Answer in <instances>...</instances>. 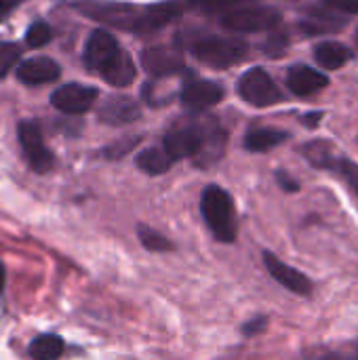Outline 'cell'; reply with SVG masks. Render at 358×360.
I'll list each match as a JSON object with an SVG mask.
<instances>
[{
    "label": "cell",
    "instance_id": "cell-26",
    "mask_svg": "<svg viewBox=\"0 0 358 360\" xmlns=\"http://www.w3.org/2000/svg\"><path fill=\"white\" fill-rule=\"evenodd\" d=\"M21 49L15 42H0V78H4L19 61Z\"/></svg>",
    "mask_w": 358,
    "mask_h": 360
},
{
    "label": "cell",
    "instance_id": "cell-38",
    "mask_svg": "<svg viewBox=\"0 0 358 360\" xmlns=\"http://www.w3.org/2000/svg\"><path fill=\"white\" fill-rule=\"evenodd\" d=\"M4 285H6V276H4V266L0 264V293L4 291Z\"/></svg>",
    "mask_w": 358,
    "mask_h": 360
},
{
    "label": "cell",
    "instance_id": "cell-29",
    "mask_svg": "<svg viewBox=\"0 0 358 360\" xmlns=\"http://www.w3.org/2000/svg\"><path fill=\"white\" fill-rule=\"evenodd\" d=\"M289 46V36L283 32H270L268 40L264 42V53L270 57H281Z\"/></svg>",
    "mask_w": 358,
    "mask_h": 360
},
{
    "label": "cell",
    "instance_id": "cell-35",
    "mask_svg": "<svg viewBox=\"0 0 358 360\" xmlns=\"http://www.w3.org/2000/svg\"><path fill=\"white\" fill-rule=\"evenodd\" d=\"M335 360H358V344L354 348H350L346 354H338V356H333Z\"/></svg>",
    "mask_w": 358,
    "mask_h": 360
},
{
    "label": "cell",
    "instance_id": "cell-5",
    "mask_svg": "<svg viewBox=\"0 0 358 360\" xmlns=\"http://www.w3.org/2000/svg\"><path fill=\"white\" fill-rule=\"evenodd\" d=\"M207 127H209V120H192V122H184V124L171 129L165 135V141H162L165 152L173 160L194 158L198 154V150H200Z\"/></svg>",
    "mask_w": 358,
    "mask_h": 360
},
{
    "label": "cell",
    "instance_id": "cell-25",
    "mask_svg": "<svg viewBox=\"0 0 358 360\" xmlns=\"http://www.w3.org/2000/svg\"><path fill=\"white\" fill-rule=\"evenodd\" d=\"M186 2L200 13L215 15V13H228L232 8H238L241 4H247L251 0H186Z\"/></svg>",
    "mask_w": 358,
    "mask_h": 360
},
{
    "label": "cell",
    "instance_id": "cell-21",
    "mask_svg": "<svg viewBox=\"0 0 358 360\" xmlns=\"http://www.w3.org/2000/svg\"><path fill=\"white\" fill-rule=\"evenodd\" d=\"M135 162L148 175H162V173H167L171 169V165L175 160L165 152V148H148V150L137 154Z\"/></svg>",
    "mask_w": 358,
    "mask_h": 360
},
{
    "label": "cell",
    "instance_id": "cell-4",
    "mask_svg": "<svg viewBox=\"0 0 358 360\" xmlns=\"http://www.w3.org/2000/svg\"><path fill=\"white\" fill-rule=\"evenodd\" d=\"M76 8H80L84 15L103 21L114 27H122L129 32H143V11L137 13L129 4H114V2H78Z\"/></svg>",
    "mask_w": 358,
    "mask_h": 360
},
{
    "label": "cell",
    "instance_id": "cell-20",
    "mask_svg": "<svg viewBox=\"0 0 358 360\" xmlns=\"http://www.w3.org/2000/svg\"><path fill=\"white\" fill-rule=\"evenodd\" d=\"M289 139V133L279 129H253L245 135V148L249 152H268Z\"/></svg>",
    "mask_w": 358,
    "mask_h": 360
},
{
    "label": "cell",
    "instance_id": "cell-3",
    "mask_svg": "<svg viewBox=\"0 0 358 360\" xmlns=\"http://www.w3.org/2000/svg\"><path fill=\"white\" fill-rule=\"evenodd\" d=\"M281 11L272 6H238L228 11L222 17V25L230 32L253 34V32H268L281 23Z\"/></svg>",
    "mask_w": 358,
    "mask_h": 360
},
{
    "label": "cell",
    "instance_id": "cell-23",
    "mask_svg": "<svg viewBox=\"0 0 358 360\" xmlns=\"http://www.w3.org/2000/svg\"><path fill=\"white\" fill-rule=\"evenodd\" d=\"M304 156L308 158V162L317 169H331L335 156H333V148L327 141H312L304 148Z\"/></svg>",
    "mask_w": 358,
    "mask_h": 360
},
{
    "label": "cell",
    "instance_id": "cell-2",
    "mask_svg": "<svg viewBox=\"0 0 358 360\" xmlns=\"http://www.w3.org/2000/svg\"><path fill=\"white\" fill-rule=\"evenodd\" d=\"M190 53L209 68H230L243 61L249 53V44L232 36H200L190 44Z\"/></svg>",
    "mask_w": 358,
    "mask_h": 360
},
{
    "label": "cell",
    "instance_id": "cell-9",
    "mask_svg": "<svg viewBox=\"0 0 358 360\" xmlns=\"http://www.w3.org/2000/svg\"><path fill=\"white\" fill-rule=\"evenodd\" d=\"M141 65L154 78L173 76V74H179L186 70L181 51L175 46H162V44L143 49L141 51Z\"/></svg>",
    "mask_w": 358,
    "mask_h": 360
},
{
    "label": "cell",
    "instance_id": "cell-17",
    "mask_svg": "<svg viewBox=\"0 0 358 360\" xmlns=\"http://www.w3.org/2000/svg\"><path fill=\"white\" fill-rule=\"evenodd\" d=\"M135 74H137V70H135V63H133V59L129 57V53H120L103 72H101V78L106 80V82H110L112 86H129L133 80H135Z\"/></svg>",
    "mask_w": 358,
    "mask_h": 360
},
{
    "label": "cell",
    "instance_id": "cell-32",
    "mask_svg": "<svg viewBox=\"0 0 358 360\" xmlns=\"http://www.w3.org/2000/svg\"><path fill=\"white\" fill-rule=\"evenodd\" d=\"M266 325H268V319H266V316H257V319H253V321L245 323V327H243V333H245L247 338H251V335H257V333L266 331Z\"/></svg>",
    "mask_w": 358,
    "mask_h": 360
},
{
    "label": "cell",
    "instance_id": "cell-12",
    "mask_svg": "<svg viewBox=\"0 0 358 360\" xmlns=\"http://www.w3.org/2000/svg\"><path fill=\"white\" fill-rule=\"evenodd\" d=\"M222 99H224V89L213 80H192L186 82L181 89V103L190 112H205L217 105Z\"/></svg>",
    "mask_w": 358,
    "mask_h": 360
},
{
    "label": "cell",
    "instance_id": "cell-30",
    "mask_svg": "<svg viewBox=\"0 0 358 360\" xmlns=\"http://www.w3.org/2000/svg\"><path fill=\"white\" fill-rule=\"evenodd\" d=\"M323 4L331 11L358 15V0H323Z\"/></svg>",
    "mask_w": 358,
    "mask_h": 360
},
{
    "label": "cell",
    "instance_id": "cell-7",
    "mask_svg": "<svg viewBox=\"0 0 358 360\" xmlns=\"http://www.w3.org/2000/svg\"><path fill=\"white\" fill-rule=\"evenodd\" d=\"M17 135H19V143L23 148V154H25L30 167L36 173H49L55 165V156L44 146L40 127L32 120H23L17 127Z\"/></svg>",
    "mask_w": 358,
    "mask_h": 360
},
{
    "label": "cell",
    "instance_id": "cell-18",
    "mask_svg": "<svg viewBox=\"0 0 358 360\" xmlns=\"http://www.w3.org/2000/svg\"><path fill=\"white\" fill-rule=\"evenodd\" d=\"M352 57H354L352 51L342 42H321L314 49V59L319 61V65H323L327 70H340Z\"/></svg>",
    "mask_w": 358,
    "mask_h": 360
},
{
    "label": "cell",
    "instance_id": "cell-34",
    "mask_svg": "<svg viewBox=\"0 0 358 360\" xmlns=\"http://www.w3.org/2000/svg\"><path fill=\"white\" fill-rule=\"evenodd\" d=\"M321 118H323V112H310V114L304 116V124L310 127V129H314V127H319Z\"/></svg>",
    "mask_w": 358,
    "mask_h": 360
},
{
    "label": "cell",
    "instance_id": "cell-24",
    "mask_svg": "<svg viewBox=\"0 0 358 360\" xmlns=\"http://www.w3.org/2000/svg\"><path fill=\"white\" fill-rule=\"evenodd\" d=\"M137 236H139L141 245L148 251H156L158 253V251H171L173 249V243L169 238H165L160 232H156V230H152V228H148L143 224L137 226Z\"/></svg>",
    "mask_w": 358,
    "mask_h": 360
},
{
    "label": "cell",
    "instance_id": "cell-36",
    "mask_svg": "<svg viewBox=\"0 0 358 360\" xmlns=\"http://www.w3.org/2000/svg\"><path fill=\"white\" fill-rule=\"evenodd\" d=\"M13 8H8V6H4V4H0V23L8 17V13H11Z\"/></svg>",
    "mask_w": 358,
    "mask_h": 360
},
{
    "label": "cell",
    "instance_id": "cell-15",
    "mask_svg": "<svg viewBox=\"0 0 358 360\" xmlns=\"http://www.w3.org/2000/svg\"><path fill=\"white\" fill-rule=\"evenodd\" d=\"M139 118V105L131 97H108V101L99 110V120L112 127L129 124Z\"/></svg>",
    "mask_w": 358,
    "mask_h": 360
},
{
    "label": "cell",
    "instance_id": "cell-8",
    "mask_svg": "<svg viewBox=\"0 0 358 360\" xmlns=\"http://www.w3.org/2000/svg\"><path fill=\"white\" fill-rule=\"evenodd\" d=\"M122 53V49L118 46L116 38L106 32V30H95L89 40H87V46H84V65L99 74Z\"/></svg>",
    "mask_w": 358,
    "mask_h": 360
},
{
    "label": "cell",
    "instance_id": "cell-31",
    "mask_svg": "<svg viewBox=\"0 0 358 360\" xmlns=\"http://www.w3.org/2000/svg\"><path fill=\"white\" fill-rule=\"evenodd\" d=\"M135 143H139V137H137V139H129V141H124V143H114V146H110V148L106 150V156H108V158H120V156H124Z\"/></svg>",
    "mask_w": 358,
    "mask_h": 360
},
{
    "label": "cell",
    "instance_id": "cell-16",
    "mask_svg": "<svg viewBox=\"0 0 358 360\" xmlns=\"http://www.w3.org/2000/svg\"><path fill=\"white\" fill-rule=\"evenodd\" d=\"M179 15H181V6L177 2H160V4L148 6L143 11V32L160 30L169 25L171 21L179 19Z\"/></svg>",
    "mask_w": 358,
    "mask_h": 360
},
{
    "label": "cell",
    "instance_id": "cell-14",
    "mask_svg": "<svg viewBox=\"0 0 358 360\" xmlns=\"http://www.w3.org/2000/svg\"><path fill=\"white\" fill-rule=\"evenodd\" d=\"M59 74H61V68L51 57H34V59L23 61L17 68V78L23 84H46V82L57 80Z\"/></svg>",
    "mask_w": 358,
    "mask_h": 360
},
{
    "label": "cell",
    "instance_id": "cell-39",
    "mask_svg": "<svg viewBox=\"0 0 358 360\" xmlns=\"http://www.w3.org/2000/svg\"><path fill=\"white\" fill-rule=\"evenodd\" d=\"M354 40H357V44H358V30H357V34H354Z\"/></svg>",
    "mask_w": 358,
    "mask_h": 360
},
{
    "label": "cell",
    "instance_id": "cell-1",
    "mask_svg": "<svg viewBox=\"0 0 358 360\" xmlns=\"http://www.w3.org/2000/svg\"><path fill=\"white\" fill-rule=\"evenodd\" d=\"M200 213L219 243H234L238 228L234 215V200L232 196L219 186H207L200 196Z\"/></svg>",
    "mask_w": 358,
    "mask_h": 360
},
{
    "label": "cell",
    "instance_id": "cell-28",
    "mask_svg": "<svg viewBox=\"0 0 358 360\" xmlns=\"http://www.w3.org/2000/svg\"><path fill=\"white\" fill-rule=\"evenodd\" d=\"M331 169L333 171H338L344 179H346V184L354 190L358 194V165L357 162H352L350 158H335L333 160V165H331Z\"/></svg>",
    "mask_w": 358,
    "mask_h": 360
},
{
    "label": "cell",
    "instance_id": "cell-10",
    "mask_svg": "<svg viewBox=\"0 0 358 360\" xmlns=\"http://www.w3.org/2000/svg\"><path fill=\"white\" fill-rule=\"evenodd\" d=\"M95 99H97V89L84 86L78 82L63 84V86L55 89L51 95L53 108H57L63 114H82V112L91 110Z\"/></svg>",
    "mask_w": 358,
    "mask_h": 360
},
{
    "label": "cell",
    "instance_id": "cell-27",
    "mask_svg": "<svg viewBox=\"0 0 358 360\" xmlns=\"http://www.w3.org/2000/svg\"><path fill=\"white\" fill-rule=\"evenodd\" d=\"M53 38V30L44 23V21H36L34 25H30L27 34H25V42L32 46V49H38V46H44L49 44Z\"/></svg>",
    "mask_w": 358,
    "mask_h": 360
},
{
    "label": "cell",
    "instance_id": "cell-37",
    "mask_svg": "<svg viewBox=\"0 0 358 360\" xmlns=\"http://www.w3.org/2000/svg\"><path fill=\"white\" fill-rule=\"evenodd\" d=\"M21 2H25V0H0V4H4V6H8V8H15V6L21 4Z\"/></svg>",
    "mask_w": 358,
    "mask_h": 360
},
{
    "label": "cell",
    "instance_id": "cell-13",
    "mask_svg": "<svg viewBox=\"0 0 358 360\" xmlns=\"http://www.w3.org/2000/svg\"><path fill=\"white\" fill-rule=\"evenodd\" d=\"M329 84L327 74L310 68V65H291L287 72V86L298 97H310L319 91H323Z\"/></svg>",
    "mask_w": 358,
    "mask_h": 360
},
{
    "label": "cell",
    "instance_id": "cell-6",
    "mask_svg": "<svg viewBox=\"0 0 358 360\" xmlns=\"http://www.w3.org/2000/svg\"><path fill=\"white\" fill-rule=\"evenodd\" d=\"M238 95L255 105V108H266V105H274L283 99L281 89L276 86V82L272 80V76L262 70V68H253L249 72H245L238 80Z\"/></svg>",
    "mask_w": 358,
    "mask_h": 360
},
{
    "label": "cell",
    "instance_id": "cell-19",
    "mask_svg": "<svg viewBox=\"0 0 358 360\" xmlns=\"http://www.w3.org/2000/svg\"><path fill=\"white\" fill-rule=\"evenodd\" d=\"M331 11V8H329ZM346 25V17H338L331 13H323V11H312V15L308 19H304L300 23V27L304 30V34L308 36H319V34H327V32H338Z\"/></svg>",
    "mask_w": 358,
    "mask_h": 360
},
{
    "label": "cell",
    "instance_id": "cell-33",
    "mask_svg": "<svg viewBox=\"0 0 358 360\" xmlns=\"http://www.w3.org/2000/svg\"><path fill=\"white\" fill-rule=\"evenodd\" d=\"M276 181H279V186H281L285 192H291V194H293V192H300V184H298L295 179H291L285 171H279V173H276Z\"/></svg>",
    "mask_w": 358,
    "mask_h": 360
},
{
    "label": "cell",
    "instance_id": "cell-22",
    "mask_svg": "<svg viewBox=\"0 0 358 360\" xmlns=\"http://www.w3.org/2000/svg\"><path fill=\"white\" fill-rule=\"evenodd\" d=\"M65 350V344L59 335L53 333H44L38 335L32 344H30V356L34 360H57Z\"/></svg>",
    "mask_w": 358,
    "mask_h": 360
},
{
    "label": "cell",
    "instance_id": "cell-11",
    "mask_svg": "<svg viewBox=\"0 0 358 360\" xmlns=\"http://www.w3.org/2000/svg\"><path fill=\"white\" fill-rule=\"evenodd\" d=\"M264 264H266L270 276H272L279 285H283L285 289H289L291 293L304 295V297L312 293V281H310L304 272H300V270L291 268L289 264L281 262L274 253L264 251Z\"/></svg>",
    "mask_w": 358,
    "mask_h": 360
}]
</instances>
